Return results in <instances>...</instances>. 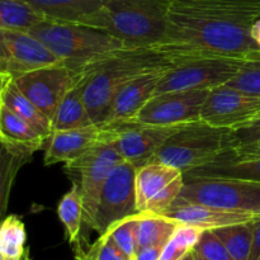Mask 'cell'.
I'll return each mask as SVG.
<instances>
[{"instance_id": "obj_1", "label": "cell", "mask_w": 260, "mask_h": 260, "mask_svg": "<svg viewBox=\"0 0 260 260\" xmlns=\"http://www.w3.org/2000/svg\"><path fill=\"white\" fill-rule=\"evenodd\" d=\"M260 0H169L164 40L155 48L175 62L201 57L248 58Z\"/></svg>"}, {"instance_id": "obj_2", "label": "cell", "mask_w": 260, "mask_h": 260, "mask_svg": "<svg viewBox=\"0 0 260 260\" xmlns=\"http://www.w3.org/2000/svg\"><path fill=\"white\" fill-rule=\"evenodd\" d=\"M174 63L155 47H132L88 69L83 79V98L93 123H103L114 96L129 81Z\"/></svg>"}, {"instance_id": "obj_3", "label": "cell", "mask_w": 260, "mask_h": 260, "mask_svg": "<svg viewBox=\"0 0 260 260\" xmlns=\"http://www.w3.org/2000/svg\"><path fill=\"white\" fill-rule=\"evenodd\" d=\"M68 68L84 71L132 48L123 41L79 23L45 19L28 29Z\"/></svg>"}, {"instance_id": "obj_4", "label": "cell", "mask_w": 260, "mask_h": 260, "mask_svg": "<svg viewBox=\"0 0 260 260\" xmlns=\"http://www.w3.org/2000/svg\"><path fill=\"white\" fill-rule=\"evenodd\" d=\"M169 0H107L84 25L103 30L129 47H156L164 40Z\"/></svg>"}, {"instance_id": "obj_5", "label": "cell", "mask_w": 260, "mask_h": 260, "mask_svg": "<svg viewBox=\"0 0 260 260\" xmlns=\"http://www.w3.org/2000/svg\"><path fill=\"white\" fill-rule=\"evenodd\" d=\"M238 146L235 131L197 121L180 127L157 150L151 161L165 162L185 174Z\"/></svg>"}, {"instance_id": "obj_6", "label": "cell", "mask_w": 260, "mask_h": 260, "mask_svg": "<svg viewBox=\"0 0 260 260\" xmlns=\"http://www.w3.org/2000/svg\"><path fill=\"white\" fill-rule=\"evenodd\" d=\"M177 201L202 203L260 217V182L220 178L184 179Z\"/></svg>"}, {"instance_id": "obj_7", "label": "cell", "mask_w": 260, "mask_h": 260, "mask_svg": "<svg viewBox=\"0 0 260 260\" xmlns=\"http://www.w3.org/2000/svg\"><path fill=\"white\" fill-rule=\"evenodd\" d=\"M244 60L245 58L201 57L180 61L162 74L154 95L225 85L236 75Z\"/></svg>"}, {"instance_id": "obj_8", "label": "cell", "mask_w": 260, "mask_h": 260, "mask_svg": "<svg viewBox=\"0 0 260 260\" xmlns=\"http://www.w3.org/2000/svg\"><path fill=\"white\" fill-rule=\"evenodd\" d=\"M123 161V157L112 142L103 139L86 154L65 164L66 172L76 174L84 206V223L93 229L96 210L104 183L114 167Z\"/></svg>"}, {"instance_id": "obj_9", "label": "cell", "mask_w": 260, "mask_h": 260, "mask_svg": "<svg viewBox=\"0 0 260 260\" xmlns=\"http://www.w3.org/2000/svg\"><path fill=\"white\" fill-rule=\"evenodd\" d=\"M84 76V71L73 70L58 62L23 74L13 79V83L52 122L62 99Z\"/></svg>"}, {"instance_id": "obj_10", "label": "cell", "mask_w": 260, "mask_h": 260, "mask_svg": "<svg viewBox=\"0 0 260 260\" xmlns=\"http://www.w3.org/2000/svg\"><path fill=\"white\" fill-rule=\"evenodd\" d=\"M136 205L139 212L164 215L179 198L184 173L161 161H150L136 169Z\"/></svg>"}, {"instance_id": "obj_11", "label": "cell", "mask_w": 260, "mask_h": 260, "mask_svg": "<svg viewBox=\"0 0 260 260\" xmlns=\"http://www.w3.org/2000/svg\"><path fill=\"white\" fill-rule=\"evenodd\" d=\"M136 169L131 162H119L113 168L104 183L91 230L106 234L113 225L139 213L136 205Z\"/></svg>"}, {"instance_id": "obj_12", "label": "cell", "mask_w": 260, "mask_h": 260, "mask_svg": "<svg viewBox=\"0 0 260 260\" xmlns=\"http://www.w3.org/2000/svg\"><path fill=\"white\" fill-rule=\"evenodd\" d=\"M260 118V95L233 86L211 89L201 111V121L218 128L239 131Z\"/></svg>"}, {"instance_id": "obj_13", "label": "cell", "mask_w": 260, "mask_h": 260, "mask_svg": "<svg viewBox=\"0 0 260 260\" xmlns=\"http://www.w3.org/2000/svg\"><path fill=\"white\" fill-rule=\"evenodd\" d=\"M210 90H183L154 95L129 123L168 127L201 121V111Z\"/></svg>"}, {"instance_id": "obj_14", "label": "cell", "mask_w": 260, "mask_h": 260, "mask_svg": "<svg viewBox=\"0 0 260 260\" xmlns=\"http://www.w3.org/2000/svg\"><path fill=\"white\" fill-rule=\"evenodd\" d=\"M183 126H147L123 123L102 127L103 139L112 142L123 160L136 168L154 159L157 150Z\"/></svg>"}, {"instance_id": "obj_15", "label": "cell", "mask_w": 260, "mask_h": 260, "mask_svg": "<svg viewBox=\"0 0 260 260\" xmlns=\"http://www.w3.org/2000/svg\"><path fill=\"white\" fill-rule=\"evenodd\" d=\"M58 62L61 61L27 30L0 29V71L13 79Z\"/></svg>"}, {"instance_id": "obj_16", "label": "cell", "mask_w": 260, "mask_h": 260, "mask_svg": "<svg viewBox=\"0 0 260 260\" xmlns=\"http://www.w3.org/2000/svg\"><path fill=\"white\" fill-rule=\"evenodd\" d=\"M167 70L168 69L150 71L129 81L114 96L108 114L101 127L129 123L134 121L142 107L154 96L157 83Z\"/></svg>"}, {"instance_id": "obj_17", "label": "cell", "mask_w": 260, "mask_h": 260, "mask_svg": "<svg viewBox=\"0 0 260 260\" xmlns=\"http://www.w3.org/2000/svg\"><path fill=\"white\" fill-rule=\"evenodd\" d=\"M103 141L102 127L98 124L75 129H63L51 134L46 142L45 165L74 161Z\"/></svg>"}, {"instance_id": "obj_18", "label": "cell", "mask_w": 260, "mask_h": 260, "mask_svg": "<svg viewBox=\"0 0 260 260\" xmlns=\"http://www.w3.org/2000/svg\"><path fill=\"white\" fill-rule=\"evenodd\" d=\"M164 216L173 218L183 225L196 226L202 230H213V229L249 222L259 218L258 216L251 213L225 210V208L213 207L202 203L182 202V201H175L174 205L164 213Z\"/></svg>"}, {"instance_id": "obj_19", "label": "cell", "mask_w": 260, "mask_h": 260, "mask_svg": "<svg viewBox=\"0 0 260 260\" xmlns=\"http://www.w3.org/2000/svg\"><path fill=\"white\" fill-rule=\"evenodd\" d=\"M194 178H220L260 182V156L240 154L235 149L230 150L206 165L184 174V179Z\"/></svg>"}, {"instance_id": "obj_20", "label": "cell", "mask_w": 260, "mask_h": 260, "mask_svg": "<svg viewBox=\"0 0 260 260\" xmlns=\"http://www.w3.org/2000/svg\"><path fill=\"white\" fill-rule=\"evenodd\" d=\"M46 19L85 24L107 0H20Z\"/></svg>"}, {"instance_id": "obj_21", "label": "cell", "mask_w": 260, "mask_h": 260, "mask_svg": "<svg viewBox=\"0 0 260 260\" xmlns=\"http://www.w3.org/2000/svg\"><path fill=\"white\" fill-rule=\"evenodd\" d=\"M0 142L15 149L35 154L47 139L8 107H0Z\"/></svg>"}, {"instance_id": "obj_22", "label": "cell", "mask_w": 260, "mask_h": 260, "mask_svg": "<svg viewBox=\"0 0 260 260\" xmlns=\"http://www.w3.org/2000/svg\"><path fill=\"white\" fill-rule=\"evenodd\" d=\"M84 79V78H83ZM95 124L91 121L83 98V80L65 95L52 118V132L75 129Z\"/></svg>"}, {"instance_id": "obj_23", "label": "cell", "mask_w": 260, "mask_h": 260, "mask_svg": "<svg viewBox=\"0 0 260 260\" xmlns=\"http://www.w3.org/2000/svg\"><path fill=\"white\" fill-rule=\"evenodd\" d=\"M32 155L0 142V222L7 217L5 215L15 178Z\"/></svg>"}, {"instance_id": "obj_24", "label": "cell", "mask_w": 260, "mask_h": 260, "mask_svg": "<svg viewBox=\"0 0 260 260\" xmlns=\"http://www.w3.org/2000/svg\"><path fill=\"white\" fill-rule=\"evenodd\" d=\"M180 223L164 215L139 212L136 223L137 249L152 245H165Z\"/></svg>"}, {"instance_id": "obj_25", "label": "cell", "mask_w": 260, "mask_h": 260, "mask_svg": "<svg viewBox=\"0 0 260 260\" xmlns=\"http://www.w3.org/2000/svg\"><path fill=\"white\" fill-rule=\"evenodd\" d=\"M57 215L65 228L66 238L76 250H83L80 245L81 226L84 223V206L78 183H73L70 190L61 198L57 206Z\"/></svg>"}, {"instance_id": "obj_26", "label": "cell", "mask_w": 260, "mask_h": 260, "mask_svg": "<svg viewBox=\"0 0 260 260\" xmlns=\"http://www.w3.org/2000/svg\"><path fill=\"white\" fill-rule=\"evenodd\" d=\"M3 106L8 107L10 111L32 124L37 131H40L46 139L52 134V122L51 119L36 106L33 102H30L19 89L15 86V84L10 83L7 88L3 99Z\"/></svg>"}, {"instance_id": "obj_27", "label": "cell", "mask_w": 260, "mask_h": 260, "mask_svg": "<svg viewBox=\"0 0 260 260\" xmlns=\"http://www.w3.org/2000/svg\"><path fill=\"white\" fill-rule=\"evenodd\" d=\"M24 222L17 215H9L0 222V260H18L27 248Z\"/></svg>"}, {"instance_id": "obj_28", "label": "cell", "mask_w": 260, "mask_h": 260, "mask_svg": "<svg viewBox=\"0 0 260 260\" xmlns=\"http://www.w3.org/2000/svg\"><path fill=\"white\" fill-rule=\"evenodd\" d=\"M253 221L213 229L234 260H249L253 245Z\"/></svg>"}, {"instance_id": "obj_29", "label": "cell", "mask_w": 260, "mask_h": 260, "mask_svg": "<svg viewBox=\"0 0 260 260\" xmlns=\"http://www.w3.org/2000/svg\"><path fill=\"white\" fill-rule=\"evenodd\" d=\"M45 19L20 0H0V29L28 30Z\"/></svg>"}, {"instance_id": "obj_30", "label": "cell", "mask_w": 260, "mask_h": 260, "mask_svg": "<svg viewBox=\"0 0 260 260\" xmlns=\"http://www.w3.org/2000/svg\"><path fill=\"white\" fill-rule=\"evenodd\" d=\"M202 229L180 223L165 244L159 260H183L197 245Z\"/></svg>"}, {"instance_id": "obj_31", "label": "cell", "mask_w": 260, "mask_h": 260, "mask_svg": "<svg viewBox=\"0 0 260 260\" xmlns=\"http://www.w3.org/2000/svg\"><path fill=\"white\" fill-rule=\"evenodd\" d=\"M228 85L245 93L260 95V52L244 60L243 65Z\"/></svg>"}, {"instance_id": "obj_32", "label": "cell", "mask_w": 260, "mask_h": 260, "mask_svg": "<svg viewBox=\"0 0 260 260\" xmlns=\"http://www.w3.org/2000/svg\"><path fill=\"white\" fill-rule=\"evenodd\" d=\"M137 218H139V213L119 221L107 231L112 236V239L116 241L117 245L123 250V253L131 260L135 259L137 251L136 233H135Z\"/></svg>"}, {"instance_id": "obj_33", "label": "cell", "mask_w": 260, "mask_h": 260, "mask_svg": "<svg viewBox=\"0 0 260 260\" xmlns=\"http://www.w3.org/2000/svg\"><path fill=\"white\" fill-rule=\"evenodd\" d=\"M85 260H131L116 244L108 233L99 235V239L90 246L88 251L79 250Z\"/></svg>"}, {"instance_id": "obj_34", "label": "cell", "mask_w": 260, "mask_h": 260, "mask_svg": "<svg viewBox=\"0 0 260 260\" xmlns=\"http://www.w3.org/2000/svg\"><path fill=\"white\" fill-rule=\"evenodd\" d=\"M193 251L206 260H234L222 241L216 236L212 230L202 231Z\"/></svg>"}, {"instance_id": "obj_35", "label": "cell", "mask_w": 260, "mask_h": 260, "mask_svg": "<svg viewBox=\"0 0 260 260\" xmlns=\"http://www.w3.org/2000/svg\"><path fill=\"white\" fill-rule=\"evenodd\" d=\"M236 137H238L239 145L249 144L255 140L260 139V118L256 119L253 123L248 124V126L243 127L239 131L235 132Z\"/></svg>"}, {"instance_id": "obj_36", "label": "cell", "mask_w": 260, "mask_h": 260, "mask_svg": "<svg viewBox=\"0 0 260 260\" xmlns=\"http://www.w3.org/2000/svg\"><path fill=\"white\" fill-rule=\"evenodd\" d=\"M165 245H152L137 249L134 260H159Z\"/></svg>"}, {"instance_id": "obj_37", "label": "cell", "mask_w": 260, "mask_h": 260, "mask_svg": "<svg viewBox=\"0 0 260 260\" xmlns=\"http://www.w3.org/2000/svg\"><path fill=\"white\" fill-rule=\"evenodd\" d=\"M260 255V217L255 218L253 222V245H251L250 258L249 260H256Z\"/></svg>"}, {"instance_id": "obj_38", "label": "cell", "mask_w": 260, "mask_h": 260, "mask_svg": "<svg viewBox=\"0 0 260 260\" xmlns=\"http://www.w3.org/2000/svg\"><path fill=\"white\" fill-rule=\"evenodd\" d=\"M235 150L238 152H240V154L253 155V156H260V139L255 140V141H253V142H249V144L239 145Z\"/></svg>"}, {"instance_id": "obj_39", "label": "cell", "mask_w": 260, "mask_h": 260, "mask_svg": "<svg viewBox=\"0 0 260 260\" xmlns=\"http://www.w3.org/2000/svg\"><path fill=\"white\" fill-rule=\"evenodd\" d=\"M13 81V78L9 74H5L0 71V107L3 106V99H4V94L9 84Z\"/></svg>"}, {"instance_id": "obj_40", "label": "cell", "mask_w": 260, "mask_h": 260, "mask_svg": "<svg viewBox=\"0 0 260 260\" xmlns=\"http://www.w3.org/2000/svg\"><path fill=\"white\" fill-rule=\"evenodd\" d=\"M251 37H253V40L255 41L256 45L260 47V18L253 24V28H251Z\"/></svg>"}, {"instance_id": "obj_41", "label": "cell", "mask_w": 260, "mask_h": 260, "mask_svg": "<svg viewBox=\"0 0 260 260\" xmlns=\"http://www.w3.org/2000/svg\"><path fill=\"white\" fill-rule=\"evenodd\" d=\"M18 260H30V256H29V250H25V253L23 254V256L20 259H18Z\"/></svg>"}, {"instance_id": "obj_42", "label": "cell", "mask_w": 260, "mask_h": 260, "mask_svg": "<svg viewBox=\"0 0 260 260\" xmlns=\"http://www.w3.org/2000/svg\"><path fill=\"white\" fill-rule=\"evenodd\" d=\"M183 260H196V255H194V251H190L187 256H185Z\"/></svg>"}, {"instance_id": "obj_43", "label": "cell", "mask_w": 260, "mask_h": 260, "mask_svg": "<svg viewBox=\"0 0 260 260\" xmlns=\"http://www.w3.org/2000/svg\"><path fill=\"white\" fill-rule=\"evenodd\" d=\"M76 260H85L83 258V255L81 254H76Z\"/></svg>"}, {"instance_id": "obj_44", "label": "cell", "mask_w": 260, "mask_h": 260, "mask_svg": "<svg viewBox=\"0 0 260 260\" xmlns=\"http://www.w3.org/2000/svg\"><path fill=\"white\" fill-rule=\"evenodd\" d=\"M194 255H196V260H206V259H203L201 255H198V254L194 253Z\"/></svg>"}, {"instance_id": "obj_45", "label": "cell", "mask_w": 260, "mask_h": 260, "mask_svg": "<svg viewBox=\"0 0 260 260\" xmlns=\"http://www.w3.org/2000/svg\"><path fill=\"white\" fill-rule=\"evenodd\" d=\"M76 254H81V253H76ZM81 255H83V254H81ZM83 258H84V256H83ZM84 259H85V258H84Z\"/></svg>"}, {"instance_id": "obj_46", "label": "cell", "mask_w": 260, "mask_h": 260, "mask_svg": "<svg viewBox=\"0 0 260 260\" xmlns=\"http://www.w3.org/2000/svg\"><path fill=\"white\" fill-rule=\"evenodd\" d=\"M256 260H260V255H259V256H258V259H256Z\"/></svg>"}]
</instances>
